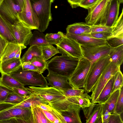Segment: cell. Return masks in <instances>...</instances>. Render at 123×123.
Wrapping results in <instances>:
<instances>
[{"mask_svg": "<svg viewBox=\"0 0 123 123\" xmlns=\"http://www.w3.org/2000/svg\"><path fill=\"white\" fill-rule=\"evenodd\" d=\"M79 59L72 56H56L47 61V69L55 74L68 78L78 64Z\"/></svg>", "mask_w": 123, "mask_h": 123, "instance_id": "1", "label": "cell"}, {"mask_svg": "<svg viewBox=\"0 0 123 123\" xmlns=\"http://www.w3.org/2000/svg\"><path fill=\"white\" fill-rule=\"evenodd\" d=\"M32 10L38 21V30L44 32L52 20L51 4L54 0H29Z\"/></svg>", "mask_w": 123, "mask_h": 123, "instance_id": "2", "label": "cell"}, {"mask_svg": "<svg viewBox=\"0 0 123 123\" xmlns=\"http://www.w3.org/2000/svg\"><path fill=\"white\" fill-rule=\"evenodd\" d=\"M110 0H100L87 9L86 22L90 25H105L108 16Z\"/></svg>", "mask_w": 123, "mask_h": 123, "instance_id": "3", "label": "cell"}, {"mask_svg": "<svg viewBox=\"0 0 123 123\" xmlns=\"http://www.w3.org/2000/svg\"><path fill=\"white\" fill-rule=\"evenodd\" d=\"M9 75L24 86L45 87L48 83L45 77L37 71L32 70L24 71L21 67Z\"/></svg>", "mask_w": 123, "mask_h": 123, "instance_id": "4", "label": "cell"}, {"mask_svg": "<svg viewBox=\"0 0 123 123\" xmlns=\"http://www.w3.org/2000/svg\"><path fill=\"white\" fill-rule=\"evenodd\" d=\"M110 62L108 55L101 57L91 65L85 82L84 88L86 93L91 92L99 77Z\"/></svg>", "mask_w": 123, "mask_h": 123, "instance_id": "5", "label": "cell"}, {"mask_svg": "<svg viewBox=\"0 0 123 123\" xmlns=\"http://www.w3.org/2000/svg\"><path fill=\"white\" fill-rule=\"evenodd\" d=\"M33 123L31 108L12 107L0 112V123H7L10 121H17L20 123Z\"/></svg>", "mask_w": 123, "mask_h": 123, "instance_id": "6", "label": "cell"}, {"mask_svg": "<svg viewBox=\"0 0 123 123\" xmlns=\"http://www.w3.org/2000/svg\"><path fill=\"white\" fill-rule=\"evenodd\" d=\"M90 62L83 57L80 58L74 71L68 78L73 88H84L85 80L91 66Z\"/></svg>", "mask_w": 123, "mask_h": 123, "instance_id": "7", "label": "cell"}, {"mask_svg": "<svg viewBox=\"0 0 123 123\" xmlns=\"http://www.w3.org/2000/svg\"><path fill=\"white\" fill-rule=\"evenodd\" d=\"M120 70V66L110 62L101 74L92 90V103L95 104L96 101L105 85L111 78Z\"/></svg>", "mask_w": 123, "mask_h": 123, "instance_id": "8", "label": "cell"}, {"mask_svg": "<svg viewBox=\"0 0 123 123\" xmlns=\"http://www.w3.org/2000/svg\"><path fill=\"white\" fill-rule=\"evenodd\" d=\"M28 86L29 88L26 87L28 90L32 94L43 98L48 103L59 101L66 98L61 90L53 87Z\"/></svg>", "mask_w": 123, "mask_h": 123, "instance_id": "9", "label": "cell"}, {"mask_svg": "<svg viewBox=\"0 0 123 123\" xmlns=\"http://www.w3.org/2000/svg\"><path fill=\"white\" fill-rule=\"evenodd\" d=\"M59 53L62 55L72 56L79 59L83 57L80 45L75 40L63 34L60 43L56 45Z\"/></svg>", "mask_w": 123, "mask_h": 123, "instance_id": "10", "label": "cell"}, {"mask_svg": "<svg viewBox=\"0 0 123 123\" xmlns=\"http://www.w3.org/2000/svg\"><path fill=\"white\" fill-rule=\"evenodd\" d=\"M80 46L83 56L90 62L91 65L101 57L108 55L111 48L107 44L93 46Z\"/></svg>", "mask_w": 123, "mask_h": 123, "instance_id": "11", "label": "cell"}, {"mask_svg": "<svg viewBox=\"0 0 123 123\" xmlns=\"http://www.w3.org/2000/svg\"><path fill=\"white\" fill-rule=\"evenodd\" d=\"M22 11L15 0H4L0 5V13L12 24L18 20L17 14Z\"/></svg>", "mask_w": 123, "mask_h": 123, "instance_id": "12", "label": "cell"}, {"mask_svg": "<svg viewBox=\"0 0 123 123\" xmlns=\"http://www.w3.org/2000/svg\"><path fill=\"white\" fill-rule=\"evenodd\" d=\"M17 17L18 20L31 30H38V20L32 10L29 0H25V7L18 13Z\"/></svg>", "mask_w": 123, "mask_h": 123, "instance_id": "13", "label": "cell"}, {"mask_svg": "<svg viewBox=\"0 0 123 123\" xmlns=\"http://www.w3.org/2000/svg\"><path fill=\"white\" fill-rule=\"evenodd\" d=\"M12 33L18 44L26 46L32 35L31 30L18 20L12 25Z\"/></svg>", "mask_w": 123, "mask_h": 123, "instance_id": "14", "label": "cell"}, {"mask_svg": "<svg viewBox=\"0 0 123 123\" xmlns=\"http://www.w3.org/2000/svg\"><path fill=\"white\" fill-rule=\"evenodd\" d=\"M65 36L76 41L80 45L87 46H93L107 44L105 40L93 37L90 33L76 35L66 33Z\"/></svg>", "mask_w": 123, "mask_h": 123, "instance_id": "15", "label": "cell"}, {"mask_svg": "<svg viewBox=\"0 0 123 123\" xmlns=\"http://www.w3.org/2000/svg\"><path fill=\"white\" fill-rule=\"evenodd\" d=\"M48 81V85L64 91L73 88L66 77L58 75L48 71V73L45 77Z\"/></svg>", "mask_w": 123, "mask_h": 123, "instance_id": "16", "label": "cell"}, {"mask_svg": "<svg viewBox=\"0 0 123 123\" xmlns=\"http://www.w3.org/2000/svg\"><path fill=\"white\" fill-rule=\"evenodd\" d=\"M120 3L117 0H110L108 16L105 25L114 26L118 18Z\"/></svg>", "mask_w": 123, "mask_h": 123, "instance_id": "17", "label": "cell"}, {"mask_svg": "<svg viewBox=\"0 0 123 123\" xmlns=\"http://www.w3.org/2000/svg\"><path fill=\"white\" fill-rule=\"evenodd\" d=\"M26 47V46L19 44L16 42H8L3 51L0 62L14 58L19 51Z\"/></svg>", "mask_w": 123, "mask_h": 123, "instance_id": "18", "label": "cell"}, {"mask_svg": "<svg viewBox=\"0 0 123 123\" xmlns=\"http://www.w3.org/2000/svg\"><path fill=\"white\" fill-rule=\"evenodd\" d=\"M12 25L0 13V34L8 42L17 43L12 33Z\"/></svg>", "mask_w": 123, "mask_h": 123, "instance_id": "19", "label": "cell"}, {"mask_svg": "<svg viewBox=\"0 0 123 123\" xmlns=\"http://www.w3.org/2000/svg\"><path fill=\"white\" fill-rule=\"evenodd\" d=\"M81 107L75 104L67 110L60 111L66 123H81L79 115Z\"/></svg>", "mask_w": 123, "mask_h": 123, "instance_id": "20", "label": "cell"}, {"mask_svg": "<svg viewBox=\"0 0 123 123\" xmlns=\"http://www.w3.org/2000/svg\"><path fill=\"white\" fill-rule=\"evenodd\" d=\"M21 58H13L2 62H0V72L8 74L21 67Z\"/></svg>", "mask_w": 123, "mask_h": 123, "instance_id": "21", "label": "cell"}, {"mask_svg": "<svg viewBox=\"0 0 123 123\" xmlns=\"http://www.w3.org/2000/svg\"><path fill=\"white\" fill-rule=\"evenodd\" d=\"M66 33L76 35L90 34V25L86 22L75 23L68 25L66 28Z\"/></svg>", "mask_w": 123, "mask_h": 123, "instance_id": "22", "label": "cell"}, {"mask_svg": "<svg viewBox=\"0 0 123 123\" xmlns=\"http://www.w3.org/2000/svg\"><path fill=\"white\" fill-rule=\"evenodd\" d=\"M41 103L48 104V102L43 98L32 93L28 98L22 102L13 107L20 108H31L32 106L37 105Z\"/></svg>", "mask_w": 123, "mask_h": 123, "instance_id": "23", "label": "cell"}, {"mask_svg": "<svg viewBox=\"0 0 123 123\" xmlns=\"http://www.w3.org/2000/svg\"><path fill=\"white\" fill-rule=\"evenodd\" d=\"M115 77V74L111 78L105 85L95 103L103 104L107 100L111 95Z\"/></svg>", "mask_w": 123, "mask_h": 123, "instance_id": "24", "label": "cell"}, {"mask_svg": "<svg viewBox=\"0 0 123 123\" xmlns=\"http://www.w3.org/2000/svg\"><path fill=\"white\" fill-rule=\"evenodd\" d=\"M0 77V84L11 88H19L26 89V88L9 74L2 73Z\"/></svg>", "mask_w": 123, "mask_h": 123, "instance_id": "25", "label": "cell"}, {"mask_svg": "<svg viewBox=\"0 0 123 123\" xmlns=\"http://www.w3.org/2000/svg\"><path fill=\"white\" fill-rule=\"evenodd\" d=\"M109 55L111 62L120 66L123 61V45L111 48Z\"/></svg>", "mask_w": 123, "mask_h": 123, "instance_id": "26", "label": "cell"}, {"mask_svg": "<svg viewBox=\"0 0 123 123\" xmlns=\"http://www.w3.org/2000/svg\"><path fill=\"white\" fill-rule=\"evenodd\" d=\"M120 89L114 92L106 102L102 104V114L106 110L111 113L114 112L115 105L120 93Z\"/></svg>", "mask_w": 123, "mask_h": 123, "instance_id": "27", "label": "cell"}, {"mask_svg": "<svg viewBox=\"0 0 123 123\" xmlns=\"http://www.w3.org/2000/svg\"><path fill=\"white\" fill-rule=\"evenodd\" d=\"M35 56L42 57L40 46L32 45L30 46L21 58V62L22 63L29 62Z\"/></svg>", "mask_w": 123, "mask_h": 123, "instance_id": "28", "label": "cell"}, {"mask_svg": "<svg viewBox=\"0 0 123 123\" xmlns=\"http://www.w3.org/2000/svg\"><path fill=\"white\" fill-rule=\"evenodd\" d=\"M40 47L42 57L46 61L56 54L59 53L57 49L52 44H44L40 45Z\"/></svg>", "mask_w": 123, "mask_h": 123, "instance_id": "29", "label": "cell"}, {"mask_svg": "<svg viewBox=\"0 0 123 123\" xmlns=\"http://www.w3.org/2000/svg\"><path fill=\"white\" fill-rule=\"evenodd\" d=\"M49 44L45 38V35L38 30H36L32 33V35L29 41V44L32 45H40Z\"/></svg>", "mask_w": 123, "mask_h": 123, "instance_id": "30", "label": "cell"}, {"mask_svg": "<svg viewBox=\"0 0 123 123\" xmlns=\"http://www.w3.org/2000/svg\"><path fill=\"white\" fill-rule=\"evenodd\" d=\"M31 108L33 123H50L40 108L36 105L31 106Z\"/></svg>", "mask_w": 123, "mask_h": 123, "instance_id": "31", "label": "cell"}, {"mask_svg": "<svg viewBox=\"0 0 123 123\" xmlns=\"http://www.w3.org/2000/svg\"><path fill=\"white\" fill-rule=\"evenodd\" d=\"M102 104H95L93 109L88 118L86 120V123H98L102 114Z\"/></svg>", "mask_w": 123, "mask_h": 123, "instance_id": "32", "label": "cell"}, {"mask_svg": "<svg viewBox=\"0 0 123 123\" xmlns=\"http://www.w3.org/2000/svg\"><path fill=\"white\" fill-rule=\"evenodd\" d=\"M71 97L74 103L79 105L82 109L89 106L91 103V97L86 92L80 95Z\"/></svg>", "mask_w": 123, "mask_h": 123, "instance_id": "33", "label": "cell"}, {"mask_svg": "<svg viewBox=\"0 0 123 123\" xmlns=\"http://www.w3.org/2000/svg\"><path fill=\"white\" fill-rule=\"evenodd\" d=\"M123 9L122 8V12L114 26L110 37L116 36L123 33Z\"/></svg>", "mask_w": 123, "mask_h": 123, "instance_id": "34", "label": "cell"}, {"mask_svg": "<svg viewBox=\"0 0 123 123\" xmlns=\"http://www.w3.org/2000/svg\"><path fill=\"white\" fill-rule=\"evenodd\" d=\"M64 34L61 31H58L57 33H47L45 35L46 39L49 44L56 45L62 40Z\"/></svg>", "mask_w": 123, "mask_h": 123, "instance_id": "35", "label": "cell"}, {"mask_svg": "<svg viewBox=\"0 0 123 123\" xmlns=\"http://www.w3.org/2000/svg\"><path fill=\"white\" fill-rule=\"evenodd\" d=\"M29 62L37 67L41 73L47 69V62L42 57L35 56Z\"/></svg>", "mask_w": 123, "mask_h": 123, "instance_id": "36", "label": "cell"}, {"mask_svg": "<svg viewBox=\"0 0 123 123\" xmlns=\"http://www.w3.org/2000/svg\"><path fill=\"white\" fill-rule=\"evenodd\" d=\"M105 41L107 44L111 48L116 47L123 45V33L109 37Z\"/></svg>", "mask_w": 123, "mask_h": 123, "instance_id": "37", "label": "cell"}, {"mask_svg": "<svg viewBox=\"0 0 123 123\" xmlns=\"http://www.w3.org/2000/svg\"><path fill=\"white\" fill-rule=\"evenodd\" d=\"M123 86V75L120 70L115 74V77L111 94L114 91L120 89Z\"/></svg>", "mask_w": 123, "mask_h": 123, "instance_id": "38", "label": "cell"}, {"mask_svg": "<svg viewBox=\"0 0 123 123\" xmlns=\"http://www.w3.org/2000/svg\"><path fill=\"white\" fill-rule=\"evenodd\" d=\"M25 99L14 92L10 93L4 102L16 105L19 104Z\"/></svg>", "mask_w": 123, "mask_h": 123, "instance_id": "39", "label": "cell"}, {"mask_svg": "<svg viewBox=\"0 0 123 123\" xmlns=\"http://www.w3.org/2000/svg\"><path fill=\"white\" fill-rule=\"evenodd\" d=\"M123 112V86L120 89V92L116 102L114 113L121 114Z\"/></svg>", "mask_w": 123, "mask_h": 123, "instance_id": "40", "label": "cell"}, {"mask_svg": "<svg viewBox=\"0 0 123 123\" xmlns=\"http://www.w3.org/2000/svg\"><path fill=\"white\" fill-rule=\"evenodd\" d=\"M62 91L65 97L67 98L80 95L84 93L85 90L84 89L72 88Z\"/></svg>", "mask_w": 123, "mask_h": 123, "instance_id": "41", "label": "cell"}, {"mask_svg": "<svg viewBox=\"0 0 123 123\" xmlns=\"http://www.w3.org/2000/svg\"><path fill=\"white\" fill-rule=\"evenodd\" d=\"M14 92L12 89L0 84V103L4 102L9 94Z\"/></svg>", "mask_w": 123, "mask_h": 123, "instance_id": "42", "label": "cell"}, {"mask_svg": "<svg viewBox=\"0 0 123 123\" xmlns=\"http://www.w3.org/2000/svg\"><path fill=\"white\" fill-rule=\"evenodd\" d=\"M114 26H107L105 25H97L90 26L91 32H112Z\"/></svg>", "mask_w": 123, "mask_h": 123, "instance_id": "43", "label": "cell"}, {"mask_svg": "<svg viewBox=\"0 0 123 123\" xmlns=\"http://www.w3.org/2000/svg\"><path fill=\"white\" fill-rule=\"evenodd\" d=\"M111 33V32H91L90 34L94 38L105 40L110 37Z\"/></svg>", "mask_w": 123, "mask_h": 123, "instance_id": "44", "label": "cell"}, {"mask_svg": "<svg viewBox=\"0 0 123 123\" xmlns=\"http://www.w3.org/2000/svg\"><path fill=\"white\" fill-rule=\"evenodd\" d=\"M12 89L14 92L25 99L29 97L32 94L26 88L24 89L19 88H13Z\"/></svg>", "mask_w": 123, "mask_h": 123, "instance_id": "45", "label": "cell"}, {"mask_svg": "<svg viewBox=\"0 0 123 123\" xmlns=\"http://www.w3.org/2000/svg\"><path fill=\"white\" fill-rule=\"evenodd\" d=\"M100 0H82L79 6L88 9L91 7Z\"/></svg>", "mask_w": 123, "mask_h": 123, "instance_id": "46", "label": "cell"}, {"mask_svg": "<svg viewBox=\"0 0 123 123\" xmlns=\"http://www.w3.org/2000/svg\"><path fill=\"white\" fill-rule=\"evenodd\" d=\"M121 115L113 113H111L108 123H123Z\"/></svg>", "mask_w": 123, "mask_h": 123, "instance_id": "47", "label": "cell"}, {"mask_svg": "<svg viewBox=\"0 0 123 123\" xmlns=\"http://www.w3.org/2000/svg\"><path fill=\"white\" fill-rule=\"evenodd\" d=\"M21 67L22 70L24 71H34L40 73L39 70L37 67L29 62H24L22 63Z\"/></svg>", "mask_w": 123, "mask_h": 123, "instance_id": "48", "label": "cell"}, {"mask_svg": "<svg viewBox=\"0 0 123 123\" xmlns=\"http://www.w3.org/2000/svg\"><path fill=\"white\" fill-rule=\"evenodd\" d=\"M51 111L56 119L59 120L61 123H66L60 111L52 107Z\"/></svg>", "mask_w": 123, "mask_h": 123, "instance_id": "49", "label": "cell"}, {"mask_svg": "<svg viewBox=\"0 0 123 123\" xmlns=\"http://www.w3.org/2000/svg\"><path fill=\"white\" fill-rule=\"evenodd\" d=\"M95 104V103L93 104L91 103L89 106L82 109L86 119L88 118L92 113Z\"/></svg>", "mask_w": 123, "mask_h": 123, "instance_id": "50", "label": "cell"}, {"mask_svg": "<svg viewBox=\"0 0 123 123\" xmlns=\"http://www.w3.org/2000/svg\"><path fill=\"white\" fill-rule=\"evenodd\" d=\"M8 41L0 34V59Z\"/></svg>", "mask_w": 123, "mask_h": 123, "instance_id": "51", "label": "cell"}, {"mask_svg": "<svg viewBox=\"0 0 123 123\" xmlns=\"http://www.w3.org/2000/svg\"><path fill=\"white\" fill-rule=\"evenodd\" d=\"M41 110L50 123H54L56 119L51 111L44 110L41 109Z\"/></svg>", "mask_w": 123, "mask_h": 123, "instance_id": "52", "label": "cell"}, {"mask_svg": "<svg viewBox=\"0 0 123 123\" xmlns=\"http://www.w3.org/2000/svg\"><path fill=\"white\" fill-rule=\"evenodd\" d=\"M111 113L108 111L106 110L102 114L101 118L102 123H108Z\"/></svg>", "mask_w": 123, "mask_h": 123, "instance_id": "53", "label": "cell"}, {"mask_svg": "<svg viewBox=\"0 0 123 123\" xmlns=\"http://www.w3.org/2000/svg\"><path fill=\"white\" fill-rule=\"evenodd\" d=\"M16 105L4 102L0 103V112L11 108Z\"/></svg>", "mask_w": 123, "mask_h": 123, "instance_id": "54", "label": "cell"}, {"mask_svg": "<svg viewBox=\"0 0 123 123\" xmlns=\"http://www.w3.org/2000/svg\"><path fill=\"white\" fill-rule=\"evenodd\" d=\"M40 109L44 110L51 111L52 107L48 104L41 103L36 105Z\"/></svg>", "mask_w": 123, "mask_h": 123, "instance_id": "55", "label": "cell"}, {"mask_svg": "<svg viewBox=\"0 0 123 123\" xmlns=\"http://www.w3.org/2000/svg\"><path fill=\"white\" fill-rule=\"evenodd\" d=\"M82 0H67L72 8L79 6V4Z\"/></svg>", "mask_w": 123, "mask_h": 123, "instance_id": "56", "label": "cell"}, {"mask_svg": "<svg viewBox=\"0 0 123 123\" xmlns=\"http://www.w3.org/2000/svg\"><path fill=\"white\" fill-rule=\"evenodd\" d=\"M20 6L22 10L24 8L25 5V0H15Z\"/></svg>", "mask_w": 123, "mask_h": 123, "instance_id": "57", "label": "cell"}, {"mask_svg": "<svg viewBox=\"0 0 123 123\" xmlns=\"http://www.w3.org/2000/svg\"><path fill=\"white\" fill-rule=\"evenodd\" d=\"M22 50H20L16 54L14 58L17 59H19L20 58V55L21 52Z\"/></svg>", "mask_w": 123, "mask_h": 123, "instance_id": "58", "label": "cell"}, {"mask_svg": "<svg viewBox=\"0 0 123 123\" xmlns=\"http://www.w3.org/2000/svg\"><path fill=\"white\" fill-rule=\"evenodd\" d=\"M120 3H123V0H117Z\"/></svg>", "mask_w": 123, "mask_h": 123, "instance_id": "59", "label": "cell"}, {"mask_svg": "<svg viewBox=\"0 0 123 123\" xmlns=\"http://www.w3.org/2000/svg\"><path fill=\"white\" fill-rule=\"evenodd\" d=\"M4 0H0V5L3 1Z\"/></svg>", "mask_w": 123, "mask_h": 123, "instance_id": "60", "label": "cell"}, {"mask_svg": "<svg viewBox=\"0 0 123 123\" xmlns=\"http://www.w3.org/2000/svg\"></svg>", "mask_w": 123, "mask_h": 123, "instance_id": "61", "label": "cell"}]
</instances>
